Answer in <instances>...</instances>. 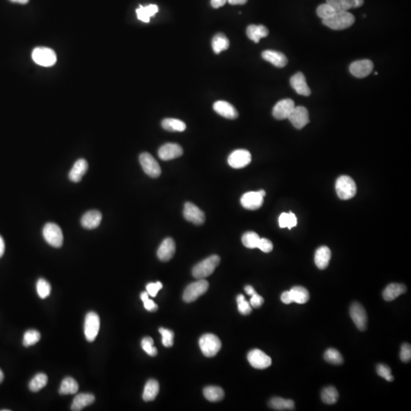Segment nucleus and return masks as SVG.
<instances>
[{"label": "nucleus", "mask_w": 411, "mask_h": 411, "mask_svg": "<svg viewBox=\"0 0 411 411\" xmlns=\"http://www.w3.org/2000/svg\"><path fill=\"white\" fill-rule=\"evenodd\" d=\"M220 257L218 255H212L198 263L193 267L192 274L196 279H201L210 276L217 266L219 264Z\"/></svg>", "instance_id": "nucleus-2"}, {"label": "nucleus", "mask_w": 411, "mask_h": 411, "mask_svg": "<svg viewBox=\"0 0 411 411\" xmlns=\"http://www.w3.org/2000/svg\"><path fill=\"white\" fill-rule=\"evenodd\" d=\"M374 68V65L369 59L357 60L351 63L350 66V72L356 78H365L369 76Z\"/></svg>", "instance_id": "nucleus-14"}, {"label": "nucleus", "mask_w": 411, "mask_h": 411, "mask_svg": "<svg viewBox=\"0 0 411 411\" xmlns=\"http://www.w3.org/2000/svg\"><path fill=\"white\" fill-rule=\"evenodd\" d=\"M327 3L331 5L336 12H347L354 8V0H327Z\"/></svg>", "instance_id": "nucleus-38"}, {"label": "nucleus", "mask_w": 411, "mask_h": 411, "mask_svg": "<svg viewBox=\"0 0 411 411\" xmlns=\"http://www.w3.org/2000/svg\"><path fill=\"white\" fill-rule=\"evenodd\" d=\"M153 344H154V341L152 337H144L141 342L142 350L150 356H156L158 354L157 349L153 346Z\"/></svg>", "instance_id": "nucleus-46"}, {"label": "nucleus", "mask_w": 411, "mask_h": 411, "mask_svg": "<svg viewBox=\"0 0 411 411\" xmlns=\"http://www.w3.org/2000/svg\"><path fill=\"white\" fill-rule=\"evenodd\" d=\"M159 333H161L162 337H163V345L165 347H172L173 344H174V332L169 330V329L160 328Z\"/></svg>", "instance_id": "nucleus-48"}, {"label": "nucleus", "mask_w": 411, "mask_h": 411, "mask_svg": "<svg viewBox=\"0 0 411 411\" xmlns=\"http://www.w3.org/2000/svg\"><path fill=\"white\" fill-rule=\"evenodd\" d=\"M355 22V17L348 12H336L329 19L322 20V23L333 30H344L351 27Z\"/></svg>", "instance_id": "nucleus-1"}, {"label": "nucleus", "mask_w": 411, "mask_h": 411, "mask_svg": "<svg viewBox=\"0 0 411 411\" xmlns=\"http://www.w3.org/2000/svg\"><path fill=\"white\" fill-rule=\"evenodd\" d=\"M407 288L405 285L398 283H391L388 285L383 292V298L385 301H393L398 296L404 294L406 292Z\"/></svg>", "instance_id": "nucleus-27"}, {"label": "nucleus", "mask_w": 411, "mask_h": 411, "mask_svg": "<svg viewBox=\"0 0 411 411\" xmlns=\"http://www.w3.org/2000/svg\"><path fill=\"white\" fill-rule=\"evenodd\" d=\"M258 192L261 193V196H264V197L265 196L266 192H264V190H261V191H259Z\"/></svg>", "instance_id": "nucleus-63"}, {"label": "nucleus", "mask_w": 411, "mask_h": 411, "mask_svg": "<svg viewBox=\"0 0 411 411\" xmlns=\"http://www.w3.org/2000/svg\"><path fill=\"white\" fill-rule=\"evenodd\" d=\"M9 1L14 2V3L22 4V5L27 4L29 2V0H9Z\"/></svg>", "instance_id": "nucleus-61"}, {"label": "nucleus", "mask_w": 411, "mask_h": 411, "mask_svg": "<svg viewBox=\"0 0 411 411\" xmlns=\"http://www.w3.org/2000/svg\"><path fill=\"white\" fill-rule=\"evenodd\" d=\"M257 248L262 250L263 252L269 253L272 251L274 246H273L272 242L269 239H261L259 241Z\"/></svg>", "instance_id": "nucleus-53"}, {"label": "nucleus", "mask_w": 411, "mask_h": 411, "mask_svg": "<svg viewBox=\"0 0 411 411\" xmlns=\"http://www.w3.org/2000/svg\"><path fill=\"white\" fill-rule=\"evenodd\" d=\"M262 57L266 61L272 63L274 66L278 68L284 67L288 63L287 57L283 55V53L278 52V51H271V50L264 51L262 53Z\"/></svg>", "instance_id": "nucleus-23"}, {"label": "nucleus", "mask_w": 411, "mask_h": 411, "mask_svg": "<svg viewBox=\"0 0 411 411\" xmlns=\"http://www.w3.org/2000/svg\"><path fill=\"white\" fill-rule=\"evenodd\" d=\"M159 384L157 381L150 379L146 383L144 387L142 399L145 401H152L155 400L159 394Z\"/></svg>", "instance_id": "nucleus-30"}, {"label": "nucleus", "mask_w": 411, "mask_h": 411, "mask_svg": "<svg viewBox=\"0 0 411 411\" xmlns=\"http://www.w3.org/2000/svg\"><path fill=\"white\" fill-rule=\"evenodd\" d=\"M324 357L327 362L333 365H340L344 362V358L342 356L341 354L336 349L330 348L327 350Z\"/></svg>", "instance_id": "nucleus-42"}, {"label": "nucleus", "mask_w": 411, "mask_h": 411, "mask_svg": "<svg viewBox=\"0 0 411 411\" xmlns=\"http://www.w3.org/2000/svg\"><path fill=\"white\" fill-rule=\"evenodd\" d=\"M185 219L195 225H202L205 222V214L200 208L193 203L187 202L183 212Z\"/></svg>", "instance_id": "nucleus-13"}, {"label": "nucleus", "mask_w": 411, "mask_h": 411, "mask_svg": "<svg viewBox=\"0 0 411 411\" xmlns=\"http://www.w3.org/2000/svg\"><path fill=\"white\" fill-rule=\"evenodd\" d=\"M3 379H4L3 372H2V371L1 370V369H0V383H2V381H3Z\"/></svg>", "instance_id": "nucleus-62"}, {"label": "nucleus", "mask_w": 411, "mask_h": 411, "mask_svg": "<svg viewBox=\"0 0 411 411\" xmlns=\"http://www.w3.org/2000/svg\"><path fill=\"white\" fill-rule=\"evenodd\" d=\"M227 0H211V5L214 9H219L226 3Z\"/></svg>", "instance_id": "nucleus-56"}, {"label": "nucleus", "mask_w": 411, "mask_h": 411, "mask_svg": "<svg viewBox=\"0 0 411 411\" xmlns=\"http://www.w3.org/2000/svg\"><path fill=\"white\" fill-rule=\"evenodd\" d=\"M246 33L249 39L257 44L261 38L268 37L269 30L265 26H261H261L250 25L247 27Z\"/></svg>", "instance_id": "nucleus-28"}, {"label": "nucleus", "mask_w": 411, "mask_h": 411, "mask_svg": "<svg viewBox=\"0 0 411 411\" xmlns=\"http://www.w3.org/2000/svg\"><path fill=\"white\" fill-rule=\"evenodd\" d=\"M100 329V318L95 312L91 311L85 316L84 331L86 340L92 342L96 339Z\"/></svg>", "instance_id": "nucleus-8"}, {"label": "nucleus", "mask_w": 411, "mask_h": 411, "mask_svg": "<svg viewBox=\"0 0 411 411\" xmlns=\"http://www.w3.org/2000/svg\"><path fill=\"white\" fill-rule=\"evenodd\" d=\"M295 107L294 102L289 98L279 101L274 107L273 115L277 120L288 119Z\"/></svg>", "instance_id": "nucleus-16"}, {"label": "nucleus", "mask_w": 411, "mask_h": 411, "mask_svg": "<svg viewBox=\"0 0 411 411\" xmlns=\"http://www.w3.org/2000/svg\"><path fill=\"white\" fill-rule=\"evenodd\" d=\"M288 119L296 129H302L309 123L308 110L304 107H295Z\"/></svg>", "instance_id": "nucleus-15"}, {"label": "nucleus", "mask_w": 411, "mask_h": 411, "mask_svg": "<svg viewBox=\"0 0 411 411\" xmlns=\"http://www.w3.org/2000/svg\"><path fill=\"white\" fill-rule=\"evenodd\" d=\"M264 203V196L258 192H250L245 193L241 198V203L244 208L250 210H256L261 208Z\"/></svg>", "instance_id": "nucleus-17"}, {"label": "nucleus", "mask_w": 411, "mask_h": 411, "mask_svg": "<svg viewBox=\"0 0 411 411\" xmlns=\"http://www.w3.org/2000/svg\"><path fill=\"white\" fill-rule=\"evenodd\" d=\"M331 257V251L327 246H322L317 249L315 254V263L320 270L328 268Z\"/></svg>", "instance_id": "nucleus-25"}, {"label": "nucleus", "mask_w": 411, "mask_h": 411, "mask_svg": "<svg viewBox=\"0 0 411 411\" xmlns=\"http://www.w3.org/2000/svg\"><path fill=\"white\" fill-rule=\"evenodd\" d=\"M41 339V333L36 330H29L26 331L23 337V345L28 347L34 345Z\"/></svg>", "instance_id": "nucleus-43"}, {"label": "nucleus", "mask_w": 411, "mask_h": 411, "mask_svg": "<svg viewBox=\"0 0 411 411\" xmlns=\"http://www.w3.org/2000/svg\"><path fill=\"white\" fill-rule=\"evenodd\" d=\"M377 373L381 377L384 378L387 382L394 381V377L391 375V370L387 365L379 364L377 365Z\"/></svg>", "instance_id": "nucleus-49"}, {"label": "nucleus", "mask_w": 411, "mask_h": 411, "mask_svg": "<svg viewBox=\"0 0 411 411\" xmlns=\"http://www.w3.org/2000/svg\"><path fill=\"white\" fill-rule=\"evenodd\" d=\"M229 41L225 34L219 33L213 37L212 41V47L215 54L219 55L223 51H226L229 48Z\"/></svg>", "instance_id": "nucleus-32"}, {"label": "nucleus", "mask_w": 411, "mask_h": 411, "mask_svg": "<svg viewBox=\"0 0 411 411\" xmlns=\"http://www.w3.org/2000/svg\"><path fill=\"white\" fill-rule=\"evenodd\" d=\"M48 384V376L44 373L36 375L29 383V389L33 392H37L42 389Z\"/></svg>", "instance_id": "nucleus-37"}, {"label": "nucleus", "mask_w": 411, "mask_h": 411, "mask_svg": "<svg viewBox=\"0 0 411 411\" xmlns=\"http://www.w3.org/2000/svg\"><path fill=\"white\" fill-rule=\"evenodd\" d=\"M163 285L161 282H156V283H150L146 286V290H147L148 294L152 297H156L157 296L160 289H163Z\"/></svg>", "instance_id": "nucleus-52"}, {"label": "nucleus", "mask_w": 411, "mask_h": 411, "mask_svg": "<svg viewBox=\"0 0 411 411\" xmlns=\"http://www.w3.org/2000/svg\"><path fill=\"white\" fill-rule=\"evenodd\" d=\"M158 154L162 160L168 161L182 156L183 149L177 143H166L160 147Z\"/></svg>", "instance_id": "nucleus-18"}, {"label": "nucleus", "mask_w": 411, "mask_h": 411, "mask_svg": "<svg viewBox=\"0 0 411 411\" xmlns=\"http://www.w3.org/2000/svg\"><path fill=\"white\" fill-rule=\"evenodd\" d=\"M203 394L205 398H207L208 401L211 402H217L223 399L225 393L221 387H217V386H209V387H205L203 390Z\"/></svg>", "instance_id": "nucleus-36"}, {"label": "nucleus", "mask_w": 411, "mask_h": 411, "mask_svg": "<svg viewBox=\"0 0 411 411\" xmlns=\"http://www.w3.org/2000/svg\"><path fill=\"white\" fill-rule=\"evenodd\" d=\"M338 398V391L333 386L325 387L322 391V399L327 405H333L337 402Z\"/></svg>", "instance_id": "nucleus-39"}, {"label": "nucleus", "mask_w": 411, "mask_h": 411, "mask_svg": "<svg viewBox=\"0 0 411 411\" xmlns=\"http://www.w3.org/2000/svg\"><path fill=\"white\" fill-rule=\"evenodd\" d=\"M401 360L403 362H408L411 359V344H405L401 346V354H400Z\"/></svg>", "instance_id": "nucleus-51"}, {"label": "nucleus", "mask_w": 411, "mask_h": 411, "mask_svg": "<svg viewBox=\"0 0 411 411\" xmlns=\"http://www.w3.org/2000/svg\"><path fill=\"white\" fill-rule=\"evenodd\" d=\"M136 12H137V18L139 20L145 23H149L151 17H153L159 12V7L154 4L147 5V6L139 5Z\"/></svg>", "instance_id": "nucleus-29"}, {"label": "nucleus", "mask_w": 411, "mask_h": 411, "mask_svg": "<svg viewBox=\"0 0 411 411\" xmlns=\"http://www.w3.org/2000/svg\"><path fill=\"white\" fill-rule=\"evenodd\" d=\"M228 3L231 5H245L247 2V0H227Z\"/></svg>", "instance_id": "nucleus-57"}, {"label": "nucleus", "mask_w": 411, "mask_h": 411, "mask_svg": "<svg viewBox=\"0 0 411 411\" xmlns=\"http://www.w3.org/2000/svg\"><path fill=\"white\" fill-rule=\"evenodd\" d=\"M350 316L355 323L357 329L365 330L367 328V314L362 304L358 302L353 303L350 309Z\"/></svg>", "instance_id": "nucleus-12"}, {"label": "nucleus", "mask_w": 411, "mask_h": 411, "mask_svg": "<svg viewBox=\"0 0 411 411\" xmlns=\"http://www.w3.org/2000/svg\"><path fill=\"white\" fill-rule=\"evenodd\" d=\"M209 288V283L204 279L191 283L187 286L183 295V300L185 302H192L197 300L202 295L207 293Z\"/></svg>", "instance_id": "nucleus-5"}, {"label": "nucleus", "mask_w": 411, "mask_h": 411, "mask_svg": "<svg viewBox=\"0 0 411 411\" xmlns=\"http://www.w3.org/2000/svg\"><path fill=\"white\" fill-rule=\"evenodd\" d=\"M290 84L296 93L303 96H309L311 91L307 84L306 79L302 73H297L290 79Z\"/></svg>", "instance_id": "nucleus-19"}, {"label": "nucleus", "mask_w": 411, "mask_h": 411, "mask_svg": "<svg viewBox=\"0 0 411 411\" xmlns=\"http://www.w3.org/2000/svg\"><path fill=\"white\" fill-rule=\"evenodd\" d=\"M251 162V155L246 149H238L232 152L228 158V163L233 168H242Z\"/></svg>", "instance_id": "nucleus-11"}, {"label": "nucleus", "mask_w": 411, "mask_h": 411, "mask_svg": "<svg viewBox=\"0 0 411 411\" xmlns=\"http://www.w3.org/2000/svg\"><path fill=\"white\" fill-rule=\"evenodd\" d=\"M245 291H246V293H247L248 296H250L254 295V293H256V291L254 290V288H253L251 286H249V285L248 286H246V287H245Z\"/></svg>", "instance_id": "nucleus-58"}, {"label": "nucleus", "mask_w": 411, "mask_h": 411, "mask_svg": "<svg viewBox=\"0 0 411 411\" xmlns=\"http://www.w3.org/2000/svg\"><path fill=\"white\" fill-rule=\"evenodd\" d=\"M4 252H5V242L3 239L0 236V257H2Z\"/></svg>", "instance_id": "nucleus-59"}, {"label": "nucleus", "mask_w": 411, "mask_h": 411, "mask_svg": "<svg viewBox=\"0 0 411 411\" xmlns=\"http://www.w3.org/2000/svg\"><path fill=\"white\" fill-rule=\"evenodd\" d=\"M297 225V218L294 213H283L279 217V225L280 228H288L291 229Z\"/></svg>", "instance_id": "nucleus-40"}, {"label": "nucleus", "mask_w": 411, "mask_h": 411, "mask_svg": "<svg viewBox=\"0 0 411 411\" xmlns=\"http://www.w3.org/2000/svg\"><path fill=\"white\" fill-rule=\"evenodd\" d=\"M199 345L203 355L207 357L215 356L222 347L219 338L212 333L203 334L199 340Z\"/></svg>", "instance_id": "nucleus-4"}, {"label": "nucleus", "mask_w": 411, "mask_h": 411, "mask_svg": "<svg viewBox=\"0 0 411 411\" xmlns=\"http://www.w3.org/2000/svg\"><path fill=\"white\" fill-rule=\"evenodd\" d=\"M335 13H336V11L329 3L322 4L317 9V15H318V17L322 19V20L331 17L332 15H334Z\"/></svg>", "instance_id": "nucleus-45"}, {"label": "nucleus", "mask_w": 411, "mask_h": 411, "mask_svg": "<svg viewBox=\"0 0 411 411\" xmlns=\"http://www.w3.org/2000/svg\"><path fill=\"white\" fill-rule=\"evenodd\" d=\"M264 299L262 296L257 294V293H254L251 296V299L250 300V306L254 308H258L262 305L264 303Z\"/></svg>", "instance_id": "nucleus-54"}, {"label": "nucleus", "mask_w": 411, "mask_h": 411, "mask_svg": "<svg viewBox=\"0 0 411 411\" xmlns=\"http://www.w3.org/2000/svg\"><path fill=\"white\" fill-rule=\"evenodd\" d=\"M43 236L50 246L60 247L63 245V235L60 227L55 223L46 224L43 228Z\"/></svg>", "instance_id": "nucleus-7"}, {"label": "nucleus", "mask_w": 411, "mask_h": 411, "mask_svg": "<svg viewBox=\"0 0 411 411\" xmlns=\"http://www.w3.org/2000/svg\"><path fill=\"white\" fill-rule=\"evenodd\" d=\"M213 109L218 114L227 119L234 120L239 117V113L235 107L225 101L215 102L213 105Z\"/></svg>", "instance_id": "nucleus-20"}, {"label": "nucleus", "mask_w": 411, "mask_h": 411, "mask_svg": "<svg viewBox=\"0 0 411 411\" xmlns=\"http://www.w3.org/2000/svg\"><path fill=\"white\" fill-rule=\"evenodd\" d=\"M261 238L259 237L256 232H247L244 234L242 238V243L247 248H257L259 241Z\"/></svg>", "instance_id": "nucleus-41"}, {"label": "nucleus", "mask_w": 411, "mask_h": 411, "mask_svg": "<svg viewBox=\"0 0 411 411\" xmlns=\"http://www.w3.org/2000/svg\"><path fill=\"white\" fill-rule=\"evenodd\" d=\"M88 164L86 160L83 159H79L73 164L71 171L69 174V178L73 182H80L82 178L83 175L88 170Z\"/></svg>", "instance_id": "nucleus-24"}, {"label": "nucleus", "mask_w": 411, "mask_h": 411, "mask_svg": "<svg viewBox=\"0 0 411 411\" xmlns=\"http://www.w3.org/2000/svg\"><path fill=\"white\" fill-rule=\"evenodd\" d=\"M162 127L171 132H183L186 130V124L182 120L174 118H165L162 121Z\"/></svg>", "instance_id": "nucleus-31"}, {"label": "nucleus", "mask_w": 411, "mask_h": 411, "mask_svg": "<svg viewBox=\"0 0 411 411\" xmlns=\"http://www.w3.org/2000/svg\"><path fill=\"white\" fill-rule=\"evenodd\" d=\"M140 299L143 301L144 308H146L148 311H157L159 307L152 300H149V294H148L147 292H143V293H141Z\"/></svg>", "instance_id": "nucleus-50"}, {"label": "nucleus", "mask_w": 411, "mask_h": 411, "mask_svg": "<svg viewBox=\"0 0 411 411\" xmlns=\"http://www.w3.org/2000/svg\"><path fill=\"white\" fill-rule=\"evenodd\" d=\"M247 360L252 367L257 369H267L272 363L271 357L258 349L251 350L248 353Z\"/></svg>", "instance_id": "nucleus-10"}, {"label": "nucleus", "mask_w": 411, "mask_h": 411, "mask_svg": "<svg viewBox=\"0 0 411 411\" xmlns=\"http://www.w3.org/2000/svg\"><path fill=\"white\" fill-rule=\"evenodd\" d=\"M281 301L286 304L293 303V298H292L291 294H290V292L286 291L283 293V294L281 296Z\"/></svg>", "instance_id": "nucleus-55"}, {"label": "nucleus", "mask_w": 411, "mask_h": 411, "mask_svg": "<svg viewBox=\"0 0 411 411\" xmlns=\"http://www.w3.org/2000/svg\"><path fill=\"white\" fill-rule=\"evenodd\" d=\"M364 4V0H354V8H359Z\"/></svg>", "instance_id": "nucleus-60"}, {"label": "nucleus", "mask_w": 411, "mask_h": 411, "mask_svg": "<svg viewBox=\"0 0 411 411\" xmlns=\"http://www.w3.org/2000/svg\"><path fill=\"white\" fill-rule=\"evenodd\" d=\"M289 292L293 298V302L304 304L309 300V293L305 288L302 286H294Z\"/></svg>", "instance_id": "nucleus-35"}, {"label": "nucleus", "mask_w": 411, "mask_h": 411, "mask_svg": "<svg viewBox=\"0 0 411 411\" xmlns=\"http://www.w3.org/2000/svg\"><path fill=\"white\" fill-rule=\"evenodd\" d=\"M336 192L341 200H350L356 193V185L352 178L347 175L340 176L336 182Z\"/></svg>", "instance_id": "nucleus-3"}, {"label": "nucleus", "mask_w": 411, "mask_h": 411, "mask_svg": "<svg viewBox=\"0 0 411 411\" xmlns=\"http://www.w3.org/2000/svg\"><path fill=\"white\" fill-rule=\"evenodd\" d=\"M102 215L98 210H91L87 212L82 217L81 224L87 229H94L100 225L102 222Z\"/></svg>", "instance_id": "nucleus-22"}, {"label": "nucleus", "mask_w": 411, "mask_h": 411, "mask_svg": "<svg viewBox=\"0 0 411 411\" xmlns=\"http://www.w3.org/2000/svg\"><path fill=\"white\" fill-rule=\"evenodd\" d=\"M95 400V396L89 393H82V394H77L73 400L71 410L73 411H82L85 407L89 406L91 404H93Z\"/></svg>", "instance_id": "nucleus-26"}, {"label": "nucleus", "mask_w": 411, "mask_h": 411, "mask_svg": "<svg viewBox=\"0 0 411 411\" xmlns=\"http://www.w3.org/2000/svg\"><path fill=\"white\" fill-rule=\"evenodd\" d=\"M237 303L238 309H239V312L242 315H249L251 312V311H252L250 303L246 301V298H245V296L241 294L237 296Z\"/></svg>", "instance_id": "nucleus-47"}, {"label": "nucleus", "mask_w": 411, "mask_h": 411, "mask_svg": "<svg viewBox=\"0 0 411 411\" xmlns=\"http://www.w3.org/2000/svg\"><path fill=\"white\" fill-rule=\"evenodd\" d=\"M37 294L41 299L48 298L51 294V287L48 281L44 279H39L37 281Z\"/></svg>", "instance_id": "nucleus-44"}, {"label": "nucleus", "mask_w": 411, "mask_h": 411, "mask_svg": "<svg viewBox=\"0 0 411 411\" xmlns=\"http://www.w3.org/2000/svg\"><path fill=\"white\" fill-rule=\"evenodd\" d=\"M32 59L34 63L39 66L50 67L56 63V55L52 49L40 47L33 51Z\"/></svg>", "instance_id": "nucleus-6"}, {"label": "nucleus", "mask_w": 411, "mask_h": 411, "mask_svg": "<svg viewBox=\"0 0 411 411\" xmlns=\"http://www.w3.org/2000/svg\"><path fill=\"white\" fill-rule=\"evenodd\" d=\"M269 406L275 411H292L294 410L295 403L293 400L274 398L270 401Z\"/></svg>", "instance_id": "nucleus-33"}, {"label": "nucleus", "mask_w": 411, "mask_h": 411, "mask_svg": "<svg viewBox=\"0 0 411 411\" xmlns=\"http://www.w3.org/2000/svg\"><path fill=\"white\" fill-rule=\"evenodd\" d=\"M175 243L171 238H167L162 242L157 251L158 257L162 261H168L172 258L175 253Z\"/></svg>", "instance_id": "nucleus-21"}, {"label": "nucleus", "mask_w": 411, "mask_h": 411, "mask_svg": "<svg viewBox=\"0 0 411 411\" xmlns=\"http://www.w3.org/2000/svg\"><path fill=\"white\" fill-rule=\"evenodd\" d=\"M78 390L79 384L76 383V381L73 378L66 377L61 383L59 392L63 395H67V394H76Z\"/></svg>", "instance_id": "nucleus-34"}, {"label": "nucleus", "mask_w": 411, "mask_h": 411, "mask_svg": "<svg viewBox=\"0 0 411 411\" xmlns=\"http://www.w3.org/2000/svg\"><path fill=\"white\" fill-rule=\"evenodd\" d=\"M139 163L144 172L151 178H156L160 176L161 167L155 158L148 152H143L139 156Z\"/></svg>", "instance_id": "nucleus-9"}]
</instances>
